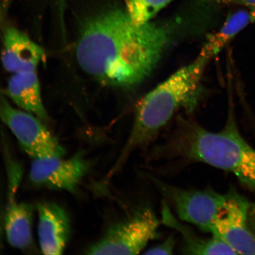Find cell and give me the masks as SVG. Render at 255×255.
<instances>
[{"mask_svg":"<svg viewBox=\"0 0 255 255\" xmlns=\"http://www.w3.org/2000/svg\"><path fill=\"white\" fill-rule=\"evenodd\" d=\"M225 208L216 219L212 235L221 238L237 255H255V235L249 226L251 204L231 191Z\"/></svg>","mask_w":255,"mask_h":255,"instance_id":"7","label":"cell"},{"mask_svg":"<svg viewBox=\"0 0 255 255\" xmlns=\"http://www.w3.org/2000/svg\"><path fill=\"white\" fill-rule=\"evenodd\" d=\"M57 2L59 3L60 13L63 16L64 14L63 11L65 10V0H57Z\"/></svg>","mask_w":255,"mask_h":255,"instance_id":"20","label":"cell"},{"mask_svg":"<svg viewBox=\"0 0 255 255\" xmlns=\"http://www.w3.org/2000/svg\"><path fill=\"white\" fill-rule=\"evenodd\" d=\"M250 218L255 225V204L254 205H251L250 212Z\"/></svg>","mask_w":255,"mask_h":255,"instance_id":"19","label":"cell"},{"mask_svg":"<svg viewBox=\"0 0 255 255\" xmlns=\"http://www.w3.org/2000/svg\"><path fill=\"white\" fill-rule=\"evenodd\" d=\"M229 101L227 121L221 130L213 132L190 121H181L166 141L152 147L146 160L174 169L202 162L230 172L255 191V149L239 131L232 96Z\"/></svg>","mask_w":255,"mask_h":255,"instance_id":"2","label":"cell"},{"mask_svg":"<svg viewBox=\"0 0 255 255\" xmlns=\"http://www.w3.org/2000/svg\"><path fill=\"white\" fill-rule=\"evenodd\" d=\"M159 221L147 207L137 209L113 223L100 240L89 247V255H137L157 237Z\"/></svg>","mask_w":255,"mask_h":255,"instance_id":"4","label":"cell"},{"mask_svg":"<svg viewBox=\"0 0 255 255\" xmlns=\"http://www.w3.org/2000/svg\"><path fill=\"white\" fill-rule=\"evenodd\" d=\"M38 235L44 255H61L71 235V221L66 210L57 204L44 202L37 205Z\"/></svg>","mask_w":255,"mask_h":255,"instance_id":"10","label":"cell"},{"mask_svg":"<svg viewBox=\"0 0 255 255\" xmlns=\"http://www.w3.org/2000/svg\"><path fill=\"white\" fill-rule=\"evenodd\" d=\"M33 208L29 204L11 200L5 215V231L8 243L20 250L33 244Z\"/></svg>","mask_w":255,"mask_h":255,"instance_id":"13","label":"cell"},{"mask_svg":"<svg viewBox=\"0 0 255 255\" xmlns=\"http://www.w3.org/2000/svg\"><path fill=\"white\" fill-rule=\"evenodd\" d=\"M1 54L3 67L8 72L15 73L37 71L45 61L46 53L24 32L14 27H7L2 34Z\"/></svg>","mask_w":255,"mask_h":255,"instance_id":"9","label":"cell"},{"mask_svg":"<svg viewBox=\"0 0 255 255\" xmlns=\"http://www.w3.org/2000/svg\"><path fill=\"white\" fill-rule=\"evenodd\" d=\"M0 121L13 133L20 146L33 159L63 157L66 151L43 121L16 109L0 94Z\"/></svg>","mask_w":255,"mask_h":255,"instance_id":"6","label":"cell"},{"mask_svg":"<svg viewBox=\"0 0 255 255\" xmlns=\"http://www.w3.org/2000/svg\"><path fill=\"white\" fill-rule=\"evenodd\" d=\"M173 0H125L126 11L132 20L141 25L151 19Z\"/></svg>","mask_w":255,"mask_h":255,"instance_id":"15","label":"cell"},{"mask_svg":"<svg viewBox=\"0 0 255 255\" xmlns=\"http://www.w3.org/2000/svg\"><path fill=\"white\" fill-rule=\"evenodd\" d=\"M228 1L246 6L255 16V0H228Z\"/></svg>","mask_w":255,"mask_h":255,"instance_id":"17","label":"cell"},{"mask_svg":"<svg viewBox=\"0 0 255 255\" xmlns=\"http://www.w3.org/2000/svg\"><path fill=\"white\" fill-rule=\"evenodd\" d=\"M210 59L199 53L149 92L136 105L134 121L128 138L108 178L119 173L133 153L146 150L161 129L181 108L194 106L200 95L201 82Z\"/></svg>","mask_w":255,"mask_h":255,"instance_id":"3","label":"cell"},{"mask_svg":"<svg viewBox=\"0 0 255 255\" xmlns=\"http://www.w3.org/2000/svg\"><path fill=\"white\" fill-rule=\"evenodd\" d=\"M175 245L173 235L169 236L162 243L153 247L146 252L145 255H171L173 254Z\"/></svg>","mask_w":255,"mask_h":255,"instance_id":"16","label":"cell"},{"mask_svg":"<svg viewBox=\"0 0 255 255\" xmlns=\"http://www.w3.org/2000/svg\"><path fill=\"white\" fill-rule=\"evenodd\" d=\"M6 94L21 110L42 121L49 120L41 98L37 71L13 73L8 82Z\"/></svg>","mask_w":255,"mask_h":255,"instance_id":"11","label":"cell"},{"mask_svg":"<svg viewBox=\"0 0 255 255\" xmlns=\"http://www.w3.org/2000/svg\"><path fill=\"white\" fill-rule=\"evenodd\" d=\"M176 24H136L126 10L85 16L76 30L75 52L83 71L104 85L129 88L151 74L179 35Z\"/></svg>","mask_w":255,"mask_h":255,"instance_id":"1","label":"cell"},{"mask_svg":"<svg viewBox=\"0 0 255 255\" xmlns=\"http://www.w3.org/2000/svg\"><path fill=\"white\" fill-rule=\"evenodd\" d=\"M170 203L178 218L191 223L201 230L212 234L218 217L225 209L229 194L212 190L186 189L164 182L150 174H145Z\"/></svg>","mask_w":255,"mask_h":255,"instance_id":"5","label":"cell"},{"mask_svg":"<svg viewBox=\"0 0 255 255\" xmlns=\"http://www.w3.org/2000/svg\"><path fill=\"white\" fill-rule=\"evenodd\" d=\"M89 168L90 163L81 152L68 159H34L29 177L32 183L37 186L74 193Z\"/></svg>","mask_w":255,"mask_h":255,"instance_id":"8","label":"cell"},{"mask_svg":"<svg viewBox=\"0 0 255 255\" xmlns=\"http://www.w3.org/2000/svg\"><path fill=\"white\" fill-rule=\"evenodd\" d=\"M9 4H10V0H0V25L7 14Z\"/></svg>","mask_w":255,"mask_h":255,"instance_id":"18","label":"cell"},{"mask_svg":"<svg viewBox=\"0 0 255 255\" xmlns=\"http://www.w3.org/2000/svg\"><path fill=\"white\" fill-rule=\"evenodd\" d=\"M255 22V16L250 10L240 9L232 12L218 33L209 35L200 53L211 60L239 32Z\"/></svg>","mask_w":255,"mask_h":255,"instance_id":"14","label":"cell"},{"mask_svg":"<svg viewBox=\"0 0 255 255\" xmlns=\"http://www.w3.org/2000/svg\"><path fill=\"white\" fill-rule=\"evenodd\" d=\"M161 222L165 226L180 233L183 244L181 252L190 255H237L229 245L216 236L206 239L199 237L193 229L180 222L172 213L164 201L161 207Z\"/></svg>","mask_w":255,"mask_h":255,"instance_id":"12","label":"cell"}]
</instances>
